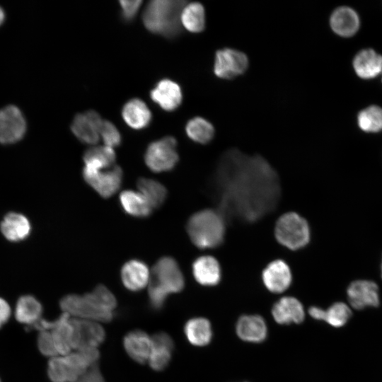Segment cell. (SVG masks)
Returning <instances> with one entry per match:
<instances>
[{"label": "cell", "mask_w": 382, "mask_h": 382, "mask_svg": "<svg viewBox=\"0 0 382 382\" xmlns=\"http://www.w3.org/2000/svg\"><path fill=\"white\" fill-rule=\"evenodd\" d=\"M215 180L223 216L254 221L274 209L279 197L278 178L267 161L237 149L223 154Z\"/></svg>", "instance_id": "1"}, {"label": "cell", "mask_w": 382, "mask_h": 382, "mask_svg": "<svg viewBox=\"0 0 382 382\" xmlns=\"http://www.w3.org/2000/svg\"><path fill=\"white\" fill-rule=\"evenodd\" d=\"M148 284L150 306L154 310H161L168 295L184 288V277L176 260L168 256L160 258L150 272Z\"/></svg>", "instance_id": "2"}, {"label": "cell", "mask_w": 382, "mask_h": 382, "mask_svg": "<svg viewBox=\"0 0 382 382\" xmlns=\"http://www.w3.org/2000/svg\"><path fill=\"white\" fill-rule=\"evenodd\" d=\"M186 1L153 0L144 8L143 23L151 32L172 37L180 31V15Z\"/></svg>", "instance_id": "3"}, {"label": "cell", "mask_w": 382, "mask_h": 382, "mask_svg": "<svg viewBox=\"0 0 382 382\" xmlns=\"http://www.w3.org/2000/svg\"><path fill=\"white\" fill-rule=\"evenodd\" d=\"M224 217L219 211L203 209L192 214L187 223V231L194 245L201 249L221 245L225 235Z\"/></svg>", "instance_id": "4"}, {"label": "cell", "mask_w": 382, "mask_h": 382, "mask_svg": "<svg viewBox=\"0 0 382 382\" xmlns=\"http://www.w3.org/2000/svg\"><path fill=\"white\" fill-rule=\"evenodd\" d=\"M274 234L280 244L291 250L304 247L311 236L308 222L295 212L284 214L278 219Z\"/></svg>", "instance_id": "5"}, {"label": "cell", "mask_w": 382, "mask_h": 382, "mask_svg": "<svg viewBox=\"0 0 382 382\" xmlns=\"http://www.w3.org/2000/svg\"><path fill=\"white\" fill-rule=\"evenodd\" d=\"M176 146V139L171 136L151 142L145 152L146 165L156 173L171 170L179 159Z\"/></svg>", "instance_id": "6"}, {"label": "cell", "mask_w": 382, "mask_h": 382, "mask_svg": "<svg viewBox=\"0 0 382 382\" xmlns=\"http://www.w3.org/2000/svg\"><path fill=\"white\" fill-rule=\"evenodd\" d=\"M89 368L85 359L79 352L50 359L47 374L52 382H76Z\"/></svg>", "instance_id": "7"}, {"label": "cell", "mask_w": 382, "mask_h": 382, "mask_svg": "<svg viewBox=\"0 0 382 382\" xmlns=\"http://www.w3.org/2000/svg\"><path fill=\"white\" fill-rule=\"evenodd\" d=\"M248 65L249 60L244 52L225 47L217 50L215 54L214 73L220 79H232L243 74Z\"/></svg>", "instance_id": "8"}, {"label": "cell", "mask_w": 382, "mask_h": 382, "mask_svg": "<svg viewBox=\"0 0 382 382\" xmlns=\"http://www.w3.org/2000/svg\"><path fill=\"white\" fill-rule=\"evenodd\" d=\"M85 181L101 197L108 198L120 189L123 178L121 168L117 165L99 170H83Z\"/></svg>", "instance_id": "9"}, {"label": "cell", "mask_w": 382, "mask_h": 382, "mask_svg": "<svg viewBox=\"0 0 382 382\" xmlns=\"http://www.w3.org/2000/svg\"><path fill=\"white\" fill-rule=\"evenodd\" d=\"M60 307L63 313H67L69 316L79 318L78 319L109 322L113 318V313L98 310L88 301L85 294L65 296L60 301Z\"/></svg>", "instance_id": "10"}, {"label": "cell", "mask_w": 382, "mask_h": 382, "mask_svg": "<svg viewBox=\"0 0 382 382\" xmlns=\"http://www.w3.org/2000/svg\"><path fill=\"white\" fill-rule=\"evenodd\" d=\"M25 132L26 122L18 107L11 105L0 110V143H16L23 137Z\"/></svg>", "instance_id": "11"}, {"label": "cell", "mask_w": 382, "mask_h": 382, "mask_svg": "<svg viewBox=\"0 0 382 382\" xmlns=\"http://www.w3.org/2000/svg\"><path fill=\"white\" fill-rule=\"evenodd\" d=\"M73 327V349L97 348L105 340L103 327L96 321L71 319Z\"/></svg>", "instance_id": "12"}, {"label": "cell", "mask_w": 382, "mask_h": 382, "mask_svg": "<svg viewBox=\"0 0 382 382\" xmlns=\"http://www.w3.org/2000/svg\"><path fill=\"white\" fill-rule=\"evenodd\" d=\"M69 317L63 313L54 320H44L42 323L44 330H51L57 353L62 356L69 354L73 349V327Z\"/></svg>", "instance_id": "13"}, {"label": "cell", "mask_w": 382, "mask_h": 382, "mask_svg": "<svg viewBox=\"0 0 382 382\" xmlns=\"http://www.w3.org/2000/svg\"><path fill=\"white\" fill-rule=\"evenodd\" d=\"M103 122L98 112L88 110L75 116L71 129L81 141L88 144H96L100 139Z\"/></svg>", "instance_id": "14"}, {"label": "cell", "mask_w": 382, "mask_h": 382, "mask_svg": "<svg viewBox=\"0 0 382 382\" xmlns=\"http://www.w3.org/2000/svg\"><path fill=\"white\" fill-rule=\"evenodd\" d=\"M347 294L349 304L357 310L377 307L380 303L378 287L372 281H354L347 287Z\"/></svg>", "instance_id": "15"}, {"label": "cell", "mask_w": 382, "mask_h": 382, "mask_svg": "<svg viewBox=\"0 0 382 382\" xmlns=\"http://www.w3.org/2000/svg\"><path fill=\"white\" fill-rule=\"evenodd\" d=\"M265 287L272 293H282L291 283L292 275L289 265L282 260H275L269 263L262 274Z\"/></svg>", "instance_id": "16"}, {"label": "cell", "mask_w": 382, "mask_h": 382, "mask_svg": "<svg viewBox=\"0 0 382 382\" xmlns=\"http://www.w3.org/2000/svg\"><path fill=\"white\" fill-rule=\"evenodd\" d=\"M150 97L166 111L175 110L182 102V91L175 82L170 79L161 80L151 91Z\"/></svg>", "instance_id": "17"}, {"label": "cell", "mask_w": 382, "mask_h": 382, "mask_svg": "<svg viewBox=\"0 0 382 382\" xmlns=\"http://www.w3.org/2000/svg\"><path fill=\"white\" fill-rule=\"evenodd\" d=\"M272 314L274 320L282 325L300 323L305 317L303 305L292 296H284L277 301L272 308Z\"/></svg>", "instance_id": "18"}, {"label": "cell", "mask_w": 382, "mask_h": 382, "mask_svg": "<svg viewBox=\"0 0 382 382\" xmlns=\"http://www.w3.org/2000/svg\"><path fill=\"white\" fill-rule=\"evenodd\" d=\"M151 350L148 362L155 371H162L168 365L174 348L173 341L165 332H158L151 337Z\"/></svg>", "instance_id": "19"}, {"label": "cell", "mask_w": 382, "mask_h": 382, "mask_svg": "<svg viewBox=\"0 0 382 382\" xmlns=\"http://www.w3.org/2000/svg\"><path fill=\"white\" fill-rule=\"evenodd\" d=\"M149 268L141 260H129L122 267V284L130 291H137L144 289L149 284Z\"/></svg>", "instance_id": "20"}, {"label": "cell", "mask_w": 382, "mask_h": 382, "mask_svg": "<svg viewBox=\"0 0 382 382\" xmlns=\"http://www.w3.org/2000/svg\"><path fill=\"white\" fill-rule=\"evenodd\" d=\"M236 330L237 335L243 341L260 342L267 334L265 320L257 315H245L237 321Z\"/></svg>", "instance_id": "21"}, {"label": "cell", "mask_w": 382, "mask_h": 382, "mask_svg": "<svg viewBox=\"0 0 382 382\" xmlns=\"http://www.w3.org/2000/svg\"><path fill=\"white\" fill-rule=\"evenodd\" d=\"M151 345V337L141 330L131 331L124 338V347L127 353L133 360L140 364L148 361Z\"/></svg>", "instance_id": "22"}, {"label": "cell", "mask_w": 382, "mask_h": 382, "mask_svg": "<svg viewBox=\"0 0 382 382\" xmlns=\"http://www.w3.org/2000/svg\"><path fill=\"white\" fill-rule=\"evenodd\" d=\"M332 30L340 36L350 37L359 28V18L354 10L348 6L336 8L330 18Z\"/></svg>", "instance_id": "23"}, {"label": "cell", "mask_w": 382, "mask_h": 382, "mask_svg": "<svg viewBox=\"0 0 382 382\" xmlns=\"http://www.w3.org/2000/svg\"><path fill=\"white\" fill-rule=\"evenodd\" d=\"M192 274L196 281L203 286H214L221 277L219 262L210 255L199 257L194 261Z\"/></svg>", "instance_id": "24"}, {"label": "cell", "mask_w": 382, "mask_h": 382, "mask_svg": "<svg viewBox=\"0 0 382 382\" xmlns=\"http://www.w3.org/2000/svg\"><path fill=\"white\" fill-rule=\"evenodd\" d=\"M0 229L6 239L12 242H18L29 236L31 226L28 218L23 214L10 212L1 222Z\"/></svg>", "instance_id": "25"}, {"label": "cell", "mask_w": 382, "mask_h": 382, "mask_svg": "<svg viewBox=\"0 0 382 382\" xmlns=\"http://www.w3.org/2000/svg\"><path fill=\"white\" fill-rule=\"evenodd\" d=\"M353 67L360 78L373 79L382 71V56L372 49L362 50L354 57Z\"/></svg>", "instance_id": "26"}, {"label": "cell", "mask_w": 382, "mask_h": 382, "mask_svg": "<svg viewBox=\"0 0 382 382\" xmlns=\"http://www.w3.org/2000/svg\"><path fill=\"white\" fill-rule=\"evenodd\" d=\"M122 115L126 124L134 129L147 127L152 117L145 103L138 98H133L125 104Z\"/></svg>", "instance_id": "27"}, {"label": "cell", "mask_w": 382, "mask_h": 382, "mask_svg": "<svg viewBox=\"0 0 382 382\" xmlns=\"http://www.w3.org/2000/svg\"><path fill=\"white\" fill-rule=\"evenodd\" d=\"M86 170H99L115 165V153L112 148L107 146H92L83 154Z\"/></svg>", "instance_id": "28"}, {"label": "cell", "mask_w": 382, "mask_h": 382, "mask_svg": "<svg viewBox=\"0 0 382 382\" xmlns=\"http://www.w3.org/2000/svg\"><path fill=\"white\" fill-rule=\"evenodd\" d=\"M120 203L127 214L134 217H147L153 210L146 199L139 192L133 190L122 192L120 195Z\"/></svg>", "instance_id": "29"}, {"label": "cell", "mask_w": 382, "mask_h": 382, "mask_svg": "<svg viewBox=\"0 0 382 382\" xmlns=\"http://www.w3.org/2000/svg\"><path fill=\"white\" fill-rule=\"evenodd\" d=\"M42 313V306L34 296L23 295L18 299L15 309V317L19 323L32 326L41 319Z\"/></svg>", "instance_id": "30"}, {"label": "cell", "mask_w": 382, "mask_h": 382, "mask_svg": "<svg viewBox=\"0 0 382 382\" xmlns=\"http://www.w3.org/2000/svg\"><path fill=\"white\" fill-rule=\"evenodd\" d=\"M184 331L187 340L195 346H205L212 340L211 324L204 318L189 320L185 325Z\"/></svg>", "instance_id": "31"}, {"label": "cell", "mask_w": 382, "mask_h": 382, "mask_svg": "<svg viewBox=\"0 0 382 382\" xmlns=\"http://www.w3.org/2000/svg\"><path fill=\"white\" fill-rule=\"evenodd\" d=\"M139 192L146 199L152 209L160 207L167 197V190L160 182L146 178H140L137 182Z\"/></svg>", "instance_id": "32"}, {"label": "cell", "mask_w": 382, "mask_h": 382, "mask_svg": "<svg viewBox=\"0 0 382 382\" xmlns=\"http://www.w3.org/2000/svg\"><path fill=\"white\" fill-rule=\"evenodd\" d=\"M180 22L191 33L202 31L205 26V12L202 4L199 2L185 4L181 12Z\"/></svg>", "instance_id": "33"}, {"label": "cell", "mask_w": 382, "mask_h": 382, "mask_svg": "<svg viewBox=\"0 0 382 382\" xmlns=\"http://www.w3.org/2000/svg\"><path fill=\"white\" fill-rule=\"evenodd\" d=\"M187 136L194 141L205 144L214 136V127L206 119L196 117L190 120L185 127Z\"/></svg>", "instance_id": "34"}, {"label": "cell", "mask_w": 382, "mask_h": 382, "mask_svg": "<svg viewBox=\"0 0 382 382\" xmlns=\"http://www.w3.org/2000/svg\"><path fill=\"white\" fill-rule=\"evenodd\" d=\"M360 129L366 132H378L382 130V108L371 105L362 110L357 116Z\"/></svg>", "instance_id": "35"}, {"label": "cell", "mask_w": 382, "mask_h": 382, "mask_svg": "<svg viewBox=\"0 0 382 382\" xmlns=\"http://www.w3.org/2000/svg\"><path fill=\"white\" fill-rule=\"evenodd\" d=\"M85 296L88 301L98 310L113 313L117 301L113 294L104 285H98L91 293Z\"/></svg>", "instance_id": "36"}, {"label": "cell", "mask_w": 382, "mask_h": 382, "mask_svg": "<svg viewBox=\"0 0 382 382\" xmlns=\"http://www.w3.org/2000/svg\"><path fill=\"white\" fill-rule=\"evenodd\" d=\"M351 315V310L347 304L336 302L325 310L323 320L333 327L340 328L345 325Z\"/></svg>", "instance_id": "37"}, {"label": "cell", "mask_w": 382, "mask_h": 382, "mask_svg": "<svg viewBox=\"0 0 382 382\" xmlns=\"http://www.w3.org/2000/svg\"><path fill=\"white\" fill-rule=\"evenodd\" d=\"M100 137H101L105 146L114 148L118 146L121 143L120 134L111 122L103 120L100 130Z\"/></svg>", "instance_id": "38"}, {"label": "cell", "mask_w": 382, "mask_h": 382, "mask_svg": "<svg viewBox=\"0 0 382 382\" xmlns=\"http://www.w3.org/2000/svg\"><path fill=\"white\" fill-rule=\"evenodd\" d=\"M37 347L40 352L45 357L52 358L58 355L52 336L48 330L40 331L37 337Z\"/></svg>", "instance_id": "39"}, {"label": "cell", "mask_w": 382, "mask_h": 382, "mask_svg": "<svg viewBox=\"0 0 382 382\" xmlns=\"http://www.w3.org/2000/svg\"><path fill=\"white\" fill-rule=\"evenodd\" d=\"M122 8V14L123 18L127 21L132 19L137 13L141 1L140 0H122L120 1Z\"/></svg>", "instance_id": "40"}, {"label": "cell", "mask_w": 382, "mask_h": 382, "mask_svg": "<svg viewBox=\"0 0 382 382\" xmlns=\"http://www.w3.org/2000/svg\"><path fill=\"white\" fill-rule=\"evenodd\" d=\"M76 382H105L98 366L95 364L89 367Z\"/></svg>", "instance_id": "41"}, {"label": "cell", "mask_w": 382, "mask_h": 382, "mask_svg": "<svg viewBox=\"0 0 382 382\" xmlns=\"http://www.w3.org/2000/svg\"><path fill=\"white\" fill-rule=\"evenodd\" d=\"M11 316V308L4 299L0 298V328L8 321Z\"/></svg>", "instance_id": "42"}, {"label": "cell", "mask_w": 382, "mask_h": 382, "mask_svg": "<svg viewBox=\"0 0 382 382\" xmlns=\"http://www.w3.org/2000/svg\"><path fill=\"white\" fill-rule=\"evenodd\" d=\"M308 313L316 320H323L325 310L317 306H311L308 309Z\"/></svg>", "instance_id": "43"}, {"label": "cell", "mask_w": 382, "mask_h": 382, "mask_svg": "<svg viewBox=\"0 0 382 382\" xmlns=\"http://www.w3.org/2000/svg\"><path fill=\"white\" fill-rule=\"evenodd\" d=\"M5 18V13L4 10L0 7V25L3 23Z\"/></svg>", "instance_id": "44"}, {"label": "cell", "mask_w": 382, "mask_h": 382, "mask_svg": "<svg viewBox=\"0 0 382 382\" xmlns=\"http://www.w3.org/2000/svg\"><path fill=\"white\" fill-rule=\"evenodd\" d=\"M381 277H382V262H381Z\"/></svg>", "instance_id": "45"}, {"label": "cell", "mask_w": 382, "mask_h": 382, "mask_svg": "<svg viewBox=\"0 0 382 382\" xmlns=\"http://www.w3.org/2000/svg\"><path fill=\"white\" fill-rule=\"evenodd\" d=\"M1 382V381H0Z\"/></svg>", "instance_id": "46"}]
</instances>
